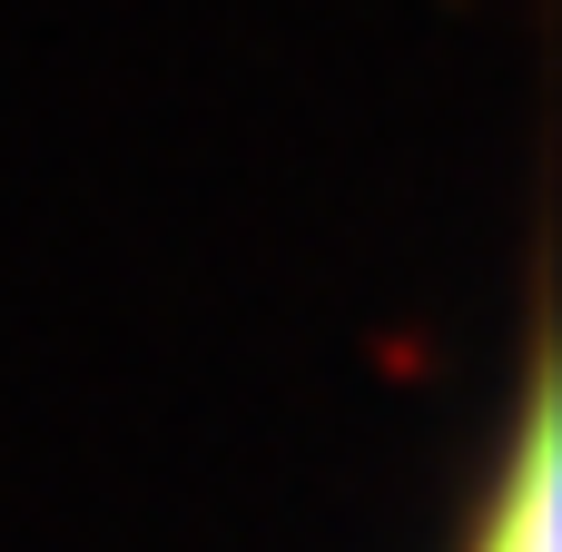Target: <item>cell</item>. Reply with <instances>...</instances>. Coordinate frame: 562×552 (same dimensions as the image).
<instances>
[{"label":"cell","instance_id":"obj_1","mask_svg":"<svg viewBox=\"0 0 562 552\" xmlns=\"http://www.w3.org/2000/svg\"><path fill=\"white\" fill-rule=\"evenodd\" d=\"M464 552H562V415H553V365L543 356L524 375L514 444L484 484V514H474Z\"/></svg>","mask_w":562,"mask_h":552}]
</instances>
